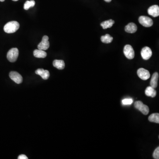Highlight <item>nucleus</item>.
I'll list each match as a JSON object with an SVG mask.
<instances>
[{"label": "nucleus", "mask_w": 159, "mask_h": 159, "mask_svg": "<svg viewBox=\"0 0 159 159\" xmlns=\"http://www.w3.org/2000/svg\"><path fill=\"white\" fill-rule=\"evenodd\" d=\"M18 159H28V158L27 156H26V155H25L22 154L20 155L19 156H18Z\"/></svg>", "instance_id": "5701e85b"}, {"label": "nucleus", "mask_w": 159, "mask_h": 159, "mask_svg": "<svg viewBox=\"0 0 159 159\" xmlns=\"http://www.w3.org/2000/svg\"><path fill=\"white\" fill-rule=\"evenodd\" d=\"M153 157L154 159H159V147L156 148V149L154 151L153 153Z\"/></svg>", "instance_id": "4be33fe9"}, {"label": "nucleus", "mask_w": 159, "mask_h": 159, "mask_svg": "<svg viewBox=\"0 0 159 159\" xmlns=\"http://www.w3.org/2000/svg\"><path fill=\"white\" fill-rule=\"evenodd\" d=\"M53 66L59 69H64L65 67L64 61L61 60H55L53 61Z\"/></svg>", "instance_id": "2eb2a0df"}, {"label": "nucleus", "mask_w": 159, "mask_h": 159, "mask_svg": "<svg viewBox=\"0 0 159 159\" xmlns=\"http://www.w3.org/2000/svg\"><path fill=\"white\" fill-rule=\"evenodd\" d=\"M13 1H18V0H13Z\"/></svg>", "instance_id": "a878e982"}, {"label": "nucleus", "mask_w": 159, "mask_h": 159, "mask_svg": "<svg viewBox=\"0 0 159 159\" xmlns=\"http://www.w3.org/2000/svg\"><path fill=\"white\" fill-rule=\"evenodd\" d=\"M139 20L140 23L145 27H150L153 23V20L151 18L144 16H140Z\"/></svg>", "instance_id": "39448f33"}, {"label": "nucleus", "mask_w": 159, "mask_h": 159, "mask_svg": "<svg viewBox=\"0 0 159 159\" xmlns=\"http://www.w3.org/2000/svg\"><path fill=\"white\" fill-rule=\"evenodd\" d=\"M125 30L126 33H134L137 31V26L134 23H130L126 26Z\"/></svg>", "instance_id": "9b49d317"}, {"label": "nucleus", "mask_w": 159, "mask_h": 159, "mask_svg": "<svg viewBox=\"0 0 159 159\" xmlns=\"http://www.w3.org/2000/svg\"><path fill=\"white\" fill-rule=\"evenodd\" d=\"M5 0H0V1H1V2H3V1H5Z\"/></svg>", "instance_id": "393cba45"}, {"label": "nucleus", "mask_w": 159, "mask_h": 159, "mask_svg": "<svg viewBox=\"0 0 159 159\" xmlns=\"http://www.w3.org/2000/svg\"><path fill=\"white\" fill-rule=\"evenodd\" d=\"M114 23V21L111 19V20H108L102 22L101 23L100 25L102 27L103 29H106L112 27Z\"/></svg>", "instance_id": "f3484780"}, {"label": "nucleus", "mask_w": 159, "mask_h": 159, "mask_svg": "<svg viewBox=\"0 0 159 159\" xmlns=\"http://www.w3.org/2000/svg\"><path fill=\"white\" fill-rule=\"evenodd\" d=\"M104 1L107 2H110L112 1V0H104Z\"/></svg>", "instance_id": "b1692460"}, {"label": "nucleus", "mask_w": 159, "mask_h": 159, "mask_svg": "<svg viewBox=\"0 0 159 159\" xmlns=\"http://www.w3.org/2000/svg\"><path fill=\"white\" fill-rule=\"evenodd\" d=\"M133 102V100L131 98L125 99L122 101V103L124 105H131Z\"/></svg>", "instance_id": "412c9836"}, {"label": "nucleus", "mask_w": 159, "mask_h": 159, "mask_svg": "<svg viewBox=\"0 0 159 159\" xmlns=\"http://www.w3.org/2000/svg\"><path fill=\"white\" fill-rule=\"evenodd\" d=\"M123 53L126 58L129 59H132L134 58L135 52L131 45H126L123 49Z\"/></svg>", "instance_id": "20e7f679"}, {"label": "nucleus", "mask_w": 159, "mask_h": 159, "mask_svg": "<svg viewBox=\"0 0 159 159\" xmlns=\"http://www.w3.org/2000/svg\"><path fill=\"white\" fill-rule=\"evenodd\" d=\"M34 56L37 58H45L47 54L45 51L41 49H35L33 52Z\"/></svg>", "instance_id": "dca6fc26"}, {"label": "nucleus", "mask_w": 159, "mask_h": 159, "mask_svg": "<svg viewBox=\"0 0 159 159\" xmlns=\"http://www.w3.org/2000/svg\"><path fill=\"white\" fill-rule=\"evenodd\" d=\"M48 40L49 37L47 35L43 36L42 41L38 45V49L43 50L47 49L49 47V42Z\"/></svg>", "instance_id": "423d86ee"}, {"label": "nucleus", "mask_w": 159, "mask_h": 159, "mask_svg": "<svg viewBox=\"0 0 159 159\" xmlns=\"http://www.w3.org/2000/svg\"><path fill=\"white\" fill-rule=\"evenodd\" d=\"M134 107L144 115H147L149 112L148 106L144 104L141 101H137L134 103Z\"/></svg>", "instance_id": "7ed1b4c3"}, {"label": "nucleus", "mask_w": 159, "mask_h": 159, "mask_svg": "<svg viewBox=\"0 0 159 159\" xmlns=\"http://www.w3.org/2000/svg\"><path fill=\"white\" fill-rule=\"evenodd\" d=\"M9 77L11 80L16 84H20L23 81V77L19 73L15 71H12L9 73Z\"/></svg>", "instance_id": "6e6552de"}, {"label": "nucleus", "mask_w": 159, "mask_h": 159, "mask_svg": "<svg viewBox=\"0 0 159 159\" xmlns=\"http://www.w3.org/2000/svg\"><path fill=\"white\" fill-rule=\"evenodd\" d=\"M141 56L142 59L145 60L149 59L152 55V51L151 49L148 47H144L141 49Z\"/></svg>", "instance_id": "1a4fd4ad"}, {"label": "nucleus", "mask_w": 159, "mask_h": 159, "mask_svg": "<svg viewBox=\"0 0 159 159\" xmlns=\"http://www.w3.org/2000/svg\"><path fill=\"white\" fill-rule=\"evenodd\" d=\"M19 56V50L17 48H13L8 52L7 58L10 62H15Z\"/></svg>", "instance_id": "f03ea898"}, {"label": "nucleus", "mask_w": 159, "mask_h": 159, "mask_svg": "<svg viewBox=\"0 0 159 159\" xmlns=\"http://www.w3.org/2000/svg\"><path fill=\"white\" fill-rule=\"evenodd\" d=\"M113 37L110 35L106 34L105 35L102 36L101 37V40L102 42L104 43H110L112 42L113 40Z\"/></svg>", "instance_id": "a211bd4d"}, {"label": "nucleus", "mask_w": 159, "mask_h": 159, "mask_svg": "<svg viewBox=\"0 0 159 159\" xmlns=\"http://www.w3.org/2000/svg\"><path fill=\"white\" fill-rule=\"evenodd\" d=\"M145 94L146 95L149 97L154 98L156 95V91L155 88H153L151 86H148L146 88L145 90Z\"/></svg>", "instance_id": "4468645a"}, {"label": "nucleus", "mask_w": 159, "mask_h": 159, "mask_svg": "<svg viewBox=\"0 0 159 159\" xmlns=\"http://www.w3.org/2000/svg\"><path fill=\"white\" fill-rule=\"evenodd\" d=\"M35 5V1L34 0L32 1H27L25 2L24 5V9L25 10H27L31 7H33Z\"/></svg>", "instance_id": "aec40b11"}, {"label": "nucleus", "mask_w": 159, "mask_h": 159, "mask_svg": "<svg viewBox=\"0 0 159 159\" xmlns=\"http://www.w3.org/2000/svg\"><path fill=\"white\" fill-rule=\"evenodd\" d=\"M20 24L15 21L9 22L5 25L4 30L7 33H13L19 29Z\"/></svg>", "instance_id": "f257e3e1"}, {"label": "nucleus", "mask_w": 159, "mask_h": 159, "mask_svg": "<svg viewBox=\"0 0 159 159\" xmlns=\"http://www.w3.org/2000/svg\"><path fill=\"white\" fill-rule=\"evenodd\" d=\"M159 79V74L157 72H155L153 74L150 81V86L153 88H155L158 86V81Z\"/></svg>", "instance_id": "ddd939ff"}, {"label": "nucleus", "mask_w": 159, "mask_h": 159, "mask_svg": "<svg viewBox=\"0 0 159 159\" xmlns=\"http://www.w3.org/2000/svg\"><path fill=\"white\" fill-rule=\"evenodd\" d=\"M35 73L41 76L44 80H47L49 76V73L48 70H44L43 69H39L35 71Z\"/></svg>", "instance_id": "f8f14e48"}, {"label": "nucleus", "mask_w": 159, "mask_h": 159, "mask_svg": "<svg viewBox=\"0 0 159 159\" xmlns=\"http://www.w3.org/2000/svg\"><path fill=\"white\" fill-rule=\"evenodd\" d=\"M148 14L154 17H157L159 16V7L157 5L151 6L148 9Z\"/></svg>", "instance_id": "9d476101"}, {"label": "nucleus", "mask_w": 159, "mask_h": 159, "mask_svg": "<svg viewBox=\"0 0 159 159\" xmlns=\"http://www.w3.org/2000/svg\"><path fill=\"white\" fill-rule=\"evenodd\" d=\"M137 74L140 78L144 81L147 80L150 77L149 71L144 68L139 69L137 71Z\"/></svg>", "instance_id": "0eeeda50"}, {"label": "nucleus", "mask_w": 159, "mask_h": 159, "mask_svg": "<svg viewBox=\"0 0 159 159\" xmlns=\"http://www.w3.org/2000/svg\"><path fill=\"white\" fill-rule=\"evenodd\" d=\"M148 119L151 122L159 123V114H152L148 117Z\"/></svg>", "instance_id": "6ab92c4d"}]
</instances>
